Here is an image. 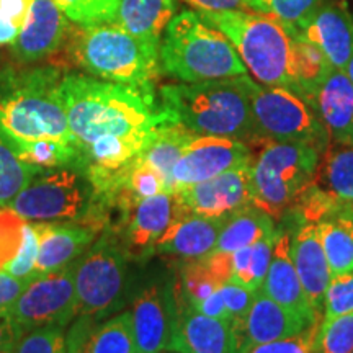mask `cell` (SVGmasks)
Instances as JSON below:
<instances>
[{"label": "cell", "mask_w": 353, "mask_h": 353, "mask_svg": "<svg viewBox=\"0 0 353 353\" xmlns=\"http://www.w3.org/2000/svg\"><path fill=\"white\" fill-rule=\"evenodd\" d=\"M61 94L81 151L103 138L152 136L159 126L174 123L148 88L68 74L61 81Z\"/></svg>", "instance_id": "1"}, {"label": "cell", "mask_w": 353, "mask_h": 353, "mask_svg": "<svg viewBox=\"0 0 353 353\" xmlns=\"http://www.w3.org/2000/svg\"><path fill=\"white\" fill-rule=\"evenodd\" d=\"M249 76V74H247ZM247 76L196 83H165L161 108L170 120L198 136H219L259 145Z\"/></svg>", "instance_id": "2"}, {"label": "cell", "mask_w": 353, "mask_h": 353, "mask_svg": "<svg viewBox=\"0 0 353 353\" xmlns=\"http://www.w3.org/2000/svg\"><path fill=\"white\" fill-rule=\"evenodd\" d=\"M63 77L51 65L0 70V126L13 143L50 139L77 144L61 94Z\"/></svg>", "instance_id": "3"}, {"label": "cell", "mask_w": 353, "mask_h": 353, "mask_svg": "<svg viewBox=\"0 0 353 353\" xmlns=\"http://www.w3.org/2000/svg\"><path fill=\"white\" fill-rule=\"evenodd\" d=\"M159 44L113 23L70 26L63 46L76 68L108 82L154 90L161 76Z\"/></svg>", "instance_id": "4"}, {"label": "cell", "mask_w": 353, "mask_h": 353, "mask_svg": "<svg viewBox=\"0 0 353 353\" xmlns=\"http://www.w3.org/2000/svg\"><path fill=\"white\" fill-rule=\"evenodd\" d=\"M159 65L161 74L183 83L249 74L232 43L195 10H183L172 19L159 44Z\"/></svg>", "instance_id": "5"}, {"label": "cell", "mask_w": 353, "mask_h": 353, "mask_svg": "<svg viewBox=\"0 0 353 353\" xmlns=\"http://www.w3.org/2000/svg\"><path fill=\"white\" fill-rule=\"evenodd\" d=\"M196 13L232 43L255 82L291 88V52L298 32L270 15L250 10Z\"/></svg>", "instance_id": "6"}, {"label": "cell", "mask_w": 353, "mask_h": 353, "mask_svg": "<svg viewBox=\"0 0 353 353\" xmlns=\"http://www.w3.org/2000/svg\"><path fill=\"white\" fill-rule=\"evenodd\" d=\"M322 154L296 143H265L252 162V203L278 223L314 179Z\"/></svg>", "instance_id": "7"}, {"label": "cell", "mask_w": 353, "mask_h": 353, "mask_svg": "<svg viewBox=\"0 0 353 353\" xmlns=\"http://www.w3.org/2000/svg\"><path fill=\"white\" fill-rule=\"evenodd\" d=\"M259 148L265 143H296L321 154L330 145L329 132L306 97L288 87H268L247 76Z\"/></svg>", "instance_id": "8"}, {"label": "cell", "mask_w": 353, "mask_h": 353, "mask_svg": "<svg viewBox=\"0 0 353 353\" xmlns=\"http://www.w3.org/2000/svg\"><path fill=\"white\" fill-rule=\"evenodd\" d=\"M128 257L114 234L105 232L76 263L74 283L77 316L107 317L121 306L126 290Z\"/></svg>", "instance_id": "9"}, {"label": "cell", "mask_w": 353, "mask_h": 353, "mask_svg": "<svg viewBox=\"0 0 353 353\" xmlns=\"http://www.w3.org/2000/svg\"><path fill=\"white\" fill-rule=\"evenodd\" d=\"M90 201V185L74 169H41L8 208L26 221L77 219Z\"/></svg>", "instance_id": "10"}, {"label": "cell", "mask_w": 353, "mask_h": 353, "mask_svg": "<svg viewBox=\"0 0 353 353\" xmlns=\"http://www.w3.org/2000/svg\"><path fill=\"white\" fill-rule=\"evenodd\" d=\"M76 263L38 275L10 309L21 329L44 325L65 327L77 317V294L74 283Z\"/></svg>", "instance_id": "11"}, {"label": "cell", "mask_w": 353, "mask_h": 353, "mask_svg": "<svg viewBox=\"0 0 353 353\" xmlns=\"http://www.w3.org/2000/svg\"><path fill=\"white\" fill-rule=\"evenodd\" d=\"M182 210L175 193H159L121 214L108 232L114 234L130 260L141 262L154 255L159 239Z\"/></svg>", "instance_id": "12"}, {"label": "cell", "mask_w": 353, "mask_h": 353, "mask_svg": "<svg viewBox=\"0 0 353 353\" xmlns=\"http://www.w3.org/2000/svg\"><path fill=\"white\" fill-rule=\"evenodd\" d=\"M252 161V148L242 141L195 136L172 170V190L179 192Z\"/></svg>", "instance_id": "13"}, {"label": "cell", "mask_w": 353, "mask_h": 353, "mask_svg": "<svg viewBox=\"0 0 353 353\" xmlns=\"http://www.w3.org/2000/svg\"><path fill=\"white\" fill-rule=\"evenodd\" d=\"M254 162V161H252ZM252 162L174 192L180 206L192 214L224 218L252 203Z\"/></svg>", "instance_id": "14"}, {"label": "cell", "mask_w": 353, "mask_h": 353, "mask_svg": "<svg viewBox=\"0 0 353 353\" xmlns=\"http://www.w3.org/2000/svg\"><path fill=\"white\" fill-rule=\"evenodd\" d=\"M314 325L319 322L304 319L259 290L245 319L231 324L232 353H247L260 343L293 337Z\"/></svg>", "instance_id": "15"}, {"label": "cell", "mask_w": 353, "mask_h": 353, "mask_svg": "<svg viewBox=\"0 0 353 353\" xmlns=\"http://www.w3.org/2000/svg\"><path fill=\"white\" fill-rule=\"evenodd\" d=\"M174 281L154 283L141 291L132 301L131 317L134 330L136 353H164L176 319Z\"/></svg>", "instance_id": "16"}, {"label": "cell", "mask_w": 353, "mask_h": 353, "mask_svg": "<svg viewBox=\"0 0 353 353\" xmlns=\"http://www.w3.org/2000/svg\"><path fill=\"white\" fill-rule=\"evenodd\" d=\"M293 218L291 231V257L296 267L299 281H301L304 294H306L309 306L316 312V316L322 319L324 311V296L327 286L332 280L327 257H325L324 247H322L319 231L314 223ZM285 219V218H283Z\"/></svg>", "instance_id": "17"}, {"label": "cell", "mask_w": 353, "mask_h": 353, "mask_svg": "<svg viewBox=\"0 0 353 353\" xmlns=\"http://www.w3.org/2000/svg\"><path fill=\"white\" fill-rule=\"evenodd\" d=\"M69 30L68 17L54 0H33L28 20L12 44L13 57L30 64L54 54L63 48Z\"/></svg>", "instance_id": "18"}, {"label": "cell", "mask_w": 353, "mask_h": 353, "mask_svg": "<svg viewBox=\"0 0 353 353\" xmlns=\"http://www.w3.org/2000/svg\"><path fill=\"white\" fill-rule=\"evenodd\" d=\"M38 234L39 252L37 260L38 275L72 265L94 244L100 231L85 221L64 223V221H39L33 223Z\"/></svg>", "instance_id": "19"}, {"label": "cell", "mask_w": 353, "mask_h": 353, "mask_svg": "<svg viewBox=\"0 0 353 353\" xmlns=\"http://www.w3.org/2000/svg\"><path fill=\"white\" fill-rule=\"evenodd\" d=\"M68 353H136L131 311L101 321L79 316L65 334Z\"/></svg>", "instance_id": "20"}, {"label": "cell", "mask_w": 353, "mask_h": 353, "mask_svg": "<svg viewBox=\"0 0 353 353\" xmlns=\"http://www.w3.org/2000/svg\"><path fill=\"white\" fill-rule=\"evenodd\" d=\"M260 290L267 296L275 299L281 306L291 309L304 319L321 322L312 307L309 306L293 257H291V231L288 226L276 224V237L275 244H273L270 267H268L267 276H265Z\"/></svg>", "instance_id": "21"}, {"label": "cell", "mask_w": 353, "mask_h": 353, "mask_svg": "<svg viewBox=\"0 0 353 353\" xmlns=\"http://www.w3.org/2000/svg\"><path fill=\"white\" fill-rule=\"evenodd\" d=\"M176 319L169 350L176 353H232L231 322L201 314L195 307L176 303Z\"/></svg>", "instance_id": "22"}, {"label": "cell", "mask_w": 353, "mask_h": 353, "mask_svg": "<svg viewBox=\"0 0 353 353\" xmlns=\"http://www.w3.org/2000/svg\"><path fill=\"white\" fill-rule=\"evenodd\" d=\"M226 218H206L182 210L162 234L154 254L182 259L183 262L205 257L214 250Z\"/></svg>", "instance_id": "23"}, {"label": "cell", "mask_w": 353, "mask_h": 353, "mask_svg": "<svg viewBox=\"0 0 353 353\" xmlns=\"http://www.w3.org/2000/svg\"><path fill=\"white\" fill-rule=\"evenodd\" d=\"M299 33L324 52L334 69L347 68L353 56V19L345 7L322 3Z\"/></svg>", "instance_id": "24"}, {"label": "cell", "mask_w": 353, "mask_h": 353, "mask_svg": "<svg viewBox=\"0 0 353 353\" xmlns=\"http://www.w3.org/2000/svg\"><path fill=\"white\" fill-rule=\"evenodd\" d=\"M311 103L329 132L330 144L353 145V82L345 70H330Z\"/></svg>", "instance_id": "25"}, {"label": "cell", "mask_w": 353, "mask_h": 353, "mask_svg": "<svg viewBox=\"0 0 353 353\" xmlns=\"http://www.w3.org/2000/svg\"><path fill=\"white\" fill-rule=\"evenodd\" d=\"M324 195V218L335 210L353 214V145L330 144L312 179Z\"/></svg>", "instance_id": "26"}, {"label": "cell", "mask_w": 353, "mask_h": 353, "mask_svg": "<svg viewBox=\"0 0 353 353\" xmlns=\"http://www.w3.org/2000/svg\"><path fill=\"white\" fill-rule=\"evenodd\" d=\"M176 12V0H118L110 23L148 41L161 43Z\"/></svg>", "instance_id": "27"}, {"label": "cell", "mask_w": 353, "mask_h": 353, "mask_svg": "<svg viewBox=\"0 0 353 353\" xmlns=\"http://www.w3.org/2000/svg\"><path fill=\"white\" fill-rule=\"evenodd\" d=\"M276 234V223L254 203L234 211L224 221L213 252L234 254Z\"/></svg>", "instance_id": "28"}, {"label": "cell", "mask_w": 353, "mask_h": 353, "mask_svg": "<svg viewBox=\"0 0 353 353\" xmlns=\"http://www.w3.org/2000/svg\"><path fill=\"white\" fill-rule=\"evenodd\" d=\"M314 224L332 278L353 272V214L335 210Z\"/></svg>", "instance_id": "29"}, {"label": "cell", "mask_w": 353, "mask_h": 353, "mask_svg": "<svg viewBox=\"0 0 353 353\" xmlns=\"http://www.w3.org/2000/svg\"><path fill=\"white\" fill-rule=\"evenodd\" d=\"M195 136L198 134L179 123H165L159 128L151 143L139 152V156L164 179L172 193V170Z\"/></svg>", "instance_id": "30"}, {"label": "cell", "mask_w": 353, "mask_h": 353, "mask_svg": "<svg viewBox=\"0 0 353 353\" xmlns=\"http://www.w3.org/2000/svg\"><path fill=\"white\" fill-rule=\"evenodd\" d=\"M332 69L327 57L314 43L301 33L294 34L291 52V90L311 100Z\"/></svg>", "instance_id": "31"}, {"label": "cell", "mask_w": 353, "mask_h": 353, "mask_svg": "<svg viewBox=\"0 0 353 353\" xmlns=\"http://www.w3.org/2000/svg\"><path fill=\"white\" fill-rule=\"evenodd\" d=\"M41 167L20 157L17 144L0 126V206H8L19 193L39 174Z\"/></svg>", "instance_id": "32"}, {"label": "cell", "mask_w": 353, "mask_h": 353, "mask_svg": "<svg viewBox=\"0 0 353 353\" xmlns=\"http://www.w3.org/2000/svg\"><path fill=\"white\" fill-rule=\"evenodd\" d=\"M275 237L276 234L273 237L259 241L252 245L234 252L231 281H236V283L252 291H259L262 288L268 267H270Z\"/></svg>", "instance_id": "33"}, {"label": "cell", "mask_w": 353, "mask_h": 353, "mask_svg": "<svg viewBox=\"0 0 353 353\" xmlns=\"http://www.w3.org/2000/svg\"><path fill=\"white\" fill-rule=\"evenodd\" d=\"M244 3L247 10L270 15L299 33L322 0H244Z\"/></svg>", "instance_id": "34"}, {"label": "cell", "mask_w": 353, "mask_h": 353, "mask_svg": "<svg viewBox=\"0 0 353 353\" xmlns=\"http://www.w3.org/2000/svg\"><path fill=\"white\" fill-rule=\"evenodd\" d=\"M353 350V311L319 322L312 353H352Z\"/></svg>", "instance_id": "35"}, {"label": "cell", "mask_w": 353, "mask_h": 353, "mask_svg": "<svg viewBox=\"0 0 353 353\" xmlns=\"http://www.w3.org/2000/svg\"><path fill=\"white\" fill-rule=\"evenodd\" d=\"M26 219L8 206H0V272H6L23 244Z\"/></svg>", "instance_id": "36"}, {"label": "cell", "mask_w": 353, "mask_h": 353, "mask_svg": "<svg viewBox=\"0 0 353 353\" xmlns=\"http://www.w3.org/2000/svg\"><path fill=\"white\" fill-rule=\"evenodd\" d=\"M13 353H68L63 327L44 325L23 332Z\"/></svg>", "instance_id": "37"}, {"label": "cell", "mask_w": 353, "mask_h": 353, "mask_svg": "<svg viewBox=\"0 0 353 353\" xmlns=\"http://www.w3.org/2000/svg\"><path fill=\"white\" fill-rule=\"evenodd\" d=\"M353 311V272L343 273L330 280L324 296V311L321 322L334 321L335 317Z\"/></svg>", "instance_id": "38"}, {"label": "cell", "mask_w": 353, "mask_h": 353, "mask_svg": "<svg viewBox=\"0 0 353 353\" xmlns=\"http://www.w3.org/2000/svg\"><path fill=\"white\" fill-rule=\"evenodd\" d=\"M32 6L33 0H0V48L15 43Z\"/></svg>", "instance_id": "39"}, {"label": "cell", "mask_w": 353, "mask_h": 353, "mask_svg": "<svg viewBox=\"0 0 353 353\" xmlns=\"http://www.w3.org/2000/svg\"><path fill=\"white\" fill-rule=\"evenodd\" d=\"M39 252L38 234L34 231L33 223H26L23 232V244L19 255L12 260L10 265L6 268L7 273L19 278H37V260Z\"/></svg>", "instance_id": "40"}, {"label": "cell", "mask_w": 353, "mask_h": 353, "mask_svg": "<svg viewBox=\"0 0 353 353\" xmlns=\"http://www.w3.org/2000/svg\"><path fill=\"white\" fill-rule=\"evenodd\" d=\"M219 291L224 304H226L229 317H231V324L232 322L244 321L254 303L255 291L245 288V286L236 283V281H229V283L223 285Z\"/></svg>", "instance_id": "41"}, {"label": "cell", "mask_w": 353, "mask_h": 353, "mask_svg": "<svg viewBox=\"0 0 353 353\" xmlns=\"http://www.w3.org/2000/svg\"><path fill=\"white\" fill-rule=\"evenodd\" d=\"M316 330H317V325L304 330L301 334L293 335V337L260 343V345H255L250 348L247 353H312Z\"/></svg>", "instance_id": "42"}, {"label": "cell", "mask_w": 353, "mask_h": 353, "mask_svg": "<svg viewBox=\"0 0 353 353\" xmlns=\"http://www.w3.org/2000/svg\"><path fill=\"white\" fill-rule=\"evenodd\" d=\"M33 280L34 278H19L0 272V309L12 307Z\"/></svg>", "instance_id": "43"}, {"label": "cell", "mask_w": 353, "mask_h": 353, "mask_svg": "<svg viewBox=\"0 0 353 353\" xmlns=\"http://www.w3.org/2000/svg\"><path fill=\"white\" fill-rule=\"evenodd\" d=\"M23 332L10 309H0V353H13Z\"/></svg>", "instance_id": "44"}, {"label": "cell", "mask_w": 353, "mask_h": 353, "mask_svg": "<svg viewBox=\"0 0 353 353\" xmlns=\"http://www.w3.org/2000/svg\"><path fill=\"white\" fill-rule=\"evenodd\" d=\"M69 20L77 25L95 23V13L90 0H54Z\"/></svg>", "instance_id": "45"}, {"label": "cell", "mask_w": 353, "mask_h": 353, "mask_svg": "<svg viewBox=\"0 0 353 353\" xmlns=\"http://www.w3.org/2000/svg\"><path fill=\"white\" fill-rule=\"evenodd\" d=\"M193 307L205 316L231 322V317H229L226 304H224V301H223V296H221L219 290H216L214 293H211L208 298H205L201 303H198L196 306H193Z\"/></svg>", "instance_id": "46"}, {"label": "cell", "mask_w": 353, "mask_h": 353, "mask_svg": "<svg viewBox=\"0 0 353 353\" xmlns=\"http://www.w3.org/2000/svg\"><path fill=\"white\" fill-rule=\"evenodd\" d=\"M196 8L205 12H221V10H247L244 0H183Z\"/></svg>", "instance_id": "47"}, {"label": "cell", "mask_w": 353, "mask_h": 353, "mask_svg": "<svg viewBox=\"0 0 353 353\" xmlns=\"http://www.w3.org/2000/svg\"><path fill=\"white\" fill-rule=\"evenodd\" d=\"M345 70V74L348 76V79H350V81L353 82V56H352V59L348 61V64H347V68L343 69Z\"/></svg>", "instance_id": "48"}, {"label": "cell", "mask_w": 353, "mask_h": 353, "mask_svg": "<svg viewBox=\"0 0 353 353\" xmlns=\"http://www.w3.org/2000/svg\"><path fill=\"white\" fill-rule=\"evenodd\" d=\"M165 353V352H164ZM170 353H176V352H170Z\"/></svg>", "instance_id": "49"}, {"label": "cell", "mask_w": 353, "mask_h": 353, "mask_svg": "<svg viewBox=\"0 0 353 353\" xmlns=\"http://www.w3.org/2000/svg\"><path fill=\"white\" fill-rule=\"evenodd\" d=\"M352 353H353V350H352Z\"/></svg>", "instance_id": "50"}]
</instances>
